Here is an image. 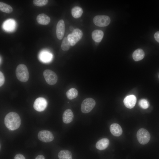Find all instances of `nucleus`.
I'll use <instances>...</instances> for the list:
<instances>
[{
    "label": "nucleus",
    "mask_w": 159,
    "mask_h": 159,
    "mask_svg": "<svg viewBox=\"0 0 159 159\" xmlns=\"http://www.w3.org/2000/svg\"><path fill=\"white\" fill-rule=\"evenodd\" d=\"M52 56L51 53L46 51L41 52L39 55L40 59L44 62H50L52 58Z\"/></svg>",
    "instance_id": "obj_20"
},
{
    "label": "nucleus",
    "mask_w": 159,
    "mask_h": 159,
    "mask_svg": "<svg viewBox=\"0 0 159 159\" xmlns=\"http://www.w3.org/2000/svg\"><path fill=\"white\" fill-rule=\"evenodd\" d=\"M73 118L74 114L71 110L67 109L65 110L62 115V120L64 123H70L73 120Z\"/></svg>",
    "instance_id": "obj_12"
},
{
    "label": "nucleus",
    "mask_w": 159,
    "mask_h": 159,
    "mask_svg": "<svg viewBox=\"0 0 159 159\" xmlns=\"http://www.w3.org/2000/svg\"><path fill=\"white\" fill-rule=\"evenodd\" d=\"M43 74L45 81L49 85H53L57 83L58 77L54 72L50 69H47L44 71Z\"/></svg>",
    "instance_id": "obj_6"
},
{
    "label": "nucleus",
    "mask_w": 159,
    "mask_h": 159,
    "mask_svg": "<svg viewBox=\"0 0 159 159\" xmlns=\"http://www.w3.org/2000/svg\"><path fill=\"white\" fill-rule=\"evenodd\" d=\"M6 127L10 130H16L20 127L21 120L19 115L16 112H11L8 113L4 119Z\"/></svg>",
    "instance_id": "obj_1"
},
{
    "label": "nucleus",
    "mask_w": 159,
    "mask_h": 159,
    "mask_svg": "<svg viewBox=\"0 0 159 159\" xmlns=\"http://www.w3.org/2000/svg\"><path fill=\"white\" fill-rule=\"evenodd\" d=\"M15 23L13 20L9 19L6 21L4 23V28L7 31L12 30L14 28Z\"/></svg>",
    "instance_id": "obj_23"
},
{
    "label": "nucleus",
    "mask_w": 159,
    "mask_h": 159,
    "mask_svg": "<svg viewBox=\"0 0 159 159\" xmlns=\"http://www.w3.org/2000/svg\"><path fill=\"white\" fill-rule=\"evenodd\" d=\"M37 22L41 24L47 25L50 22V18L47 15L43 14H39L37 17Z\"/></svg>",
    "instance_id": "obj_14"
},
{
    "label": "nucleus",
    "mask_w": 159,
    "mask_h": 159,
    "mask_svg": "<svg viewBox=\"0 0 159 159\" xmlns=\"http://www.w3.org/2000/svg\"><path fill=\"white\" fill-rule=\"evenodd\" d=\"M145 54L143 51L141 49H138L135 50L132 54L133 59L136 61L143 59L144 57Z\"/></svg>",
    "instance_id": "obj_17"
},
{
    "label": "nucleus",
    "mask_w": 159,
    "mask_h": 159,
    "mask_svg": "<svg viewBox=\"0 0 159 159\" xmlns=\"http://www.w3.org/2000/svg\"><path fill=\"white\" fill-rule=\"evenodd\" d=\"M111 133L114 136H119L122 132V130L121 126L117 123H113L110 127Z\"/></svg>",
    "instance_id": "obj_13"
},
{
    "label": "nucleus",
    "mask_w": 159,
    "mask_h": 159,
    "mask_svg": "<svg viewBox=\"0 0 159 159\" xmlns=\"http://www.w3.org/2000/svg\"><path fill=\"white\" fill-rule=\"evenodd\" d=\"M0 10L7 13H11L13 10L12 8L10 5L1 1L0 2Z\"/></svg>",
    "instance_id": "obj_22"
},
{
    "label": "nucleus",
    "mask_w": 159,
    "mask_h": 159,
    "mask_svg": "<svg viewBox=\"0 0 159 159\" xmlns=\"http://www.w3.org/2000/svg\"><path fill=\"white\" fill-rule=\"evenodd\" d=\"M136 98L133 95H129L126 96L123 100L124 104L125 106L129 109L133 108L136 102Z\"/></svg>",
    "instance_id": "obj_11"
},
{
    "label": "nucleus",
    "mask_w": 159,
    "mask_h": 159,
    "mask_svg": "<svg viewBox=\"0 0 159 159\" xmlns=\"http://www.w3.org/2000/svg\"><path fill=\"white\" fill-rule=\"evenodd\" d=\"M47 102L46 100L42 97H39L35 100L33 105L34 109L37 111L42 112L46 108Z\"/></svg>",
    "instance_id": "obj_9"
},
{
    "label": "nucleus",
    "mask_w": 159,
    "mask_h": 159,
    "mask_svg": "<svg viewBox=\"0 0 159 159\" xmlns=\"http://www.w3.org/2000/svg\"><path fill=\"white\" fill-rule=\"evenodd\" d=\"M38 137L39 140L45 143L51 142L54 138L52 133L49 131L47 130L40 131L38 133Z\"/></svg>",
    "instance_id": "obj_8"
},
{
    "label": "nucleus",
    "mask_w": 159,
    "mask_h": 159,
    "mask_svg": "<svg viewBox=\"0 0 159 159\" xmlns=\"http://www.w3.org/2000/svg\"><path fill=\"white\" fill-rule=\"evenodd\" d=\"M48 1L47 0H34L33 1V3L35 6H42L46 5Z\"/></svg>",
    "instance_id": "obj_25"
},
{
    "label": "nucleus",
    "mask_w": 159,
    "mask_h": 159,
    "mask_svg": "<svg viewBox=\"0 0 159 159\" xmlns=\"http://www.w3.org/2000/svg\"><path fill=\"white\" fill-rule=\"evenodd\" d=\"M59 159H72V154L69 150H61L58 153Z\"/></svg>",
    "instance_id": "obj_18"
},
{
    "label": "nucleus",
    "mask_w": 159,
    "mask_h": 159,
    "mask_svg": "<svg viewBox=\"0 0 159 159\" xmlns=\"http://www.w3.org/2000/svg\"></svg>",
    "instance_id": "obj_33"
},
{
    "label": "nucleus",
    "mask_w": 159,
    "mask_h": 159,
    "mask_svg": "<svg viewBox=\"0 0 159 159\" xmlns=\"http://www.w3.org/2000/svg\"><path fill=\"white\" fill-rule=\"evenodd\" d=\"M109 144V141L107 138H102L97 142L96 147L99 150H103L108 147Z\"/></svg>",
    "instance_id": "obj_15"
},
{
    "label": "nucleus",
    "mask_w": 159,
    "mask_h": 159,
    "mask_svg": "<svg viewBox=\"0 0 159 159\" xmlns=\"http://www.w3.org/2000/svg\"><path fill=\"white\" fill-rule=\"evenodd\" d=\"M95 44L96 45H97L98 44V42H95Z\"/></svg>",
    "instance_id": "obj_32"
},
{
    "label": "nucleus",
    "mask_w": 159,
    "mask_h": 159,
    "mask_svg": "<svg viewBox=\"0 0 159 159\" xmlns=\"http://www.w3.org/2000/svg\"><path fill=\"white\" fill-rule=\"evenodd\" d=\"M14 159H26L24 156L21 154H18L15 155Z\"/></svg>",
    "instance_id": "obj_28"
},
{
    "label": "nucleus",
    "mask_w": 159,
    "mask_h": 159,
    "mask_svg": "<svg viewBox=\"0 0 159 159\" xmlns=\"http://www.w3.org/2000/svg\"><path fill=\"white\" fill-rule=\"evenodd\" d=\"M35 159H45V158L43 155H39L36 157Z\"/></svg>",
    "instance_id": "obj_30"
},
{
    "label": "nucleus",
    "mask_w": 159,
    "mask_h": 159,
    "mask_svg": "<svg viewBox=\"0 0 159 159\" xmlns=\"http://www.w3.org/2000/svg\"><path fill=\"white\" fill-rule=\"evenodd\" d=\"M65 24L63 19L59 20L58 22L56 29L57 37L59 40L62 39L64 37L65 32Z\"/></svg>",
    "instance_id": "obj_10"
},
{
    "label": "nucleus",
    "mask_w": 159,
    "mask_h": 159,
    "mask_svg": "<svg viewBox=\"0 0 159 159\" xmlns=\"http://www.w3.org/2000/svg\"><path fill=\"white\" fill-rule=\"evenodd\" d=\"M70 45L69 42L67 37H65L62 41L61 46V48L63 50L67 51L69 49Z\"/></svg>",
    "instance_id": "obj_24"
},
{
    "label": "nucleus",
    "mask_w": 159,
    "mask_h": 159,
    "mask_svg": "<svg viewBox=\"0 0 159 159\" xmlns=\"http://www.w3.org/2000/svg\"><path fill=\"white\" fill-rule=\"evenodd\" d=\"M83 33L82 30L79 29H74L72 32L67 37L70 45L71 46L74 45L81 39Z\"/></svg>",
    "instance_id": "obj_3"
},
{
    "label": "nucleus",
    "mask_w": 159,
    "mask_h": 159,
    "mask_svg": "<svg viewBox=\"0 0 159 159\" xmlns=\"http://www.w3.org/2000/svg\"><path fill=\"white\" fill-rule=\"evenodd\" d=\"M5 79L4 75L2 72H0V87L2 86L4 83Z\"/></svg>",
    "instance_id": "obj_27"
},
{
    "label": "nucleus",
    "mask_w": 159,
    "mask_h": 159,
    "mask_svg": "<svg viewBox=\"0 0 159 159\" xmlns=\"http://www.w3.org/2000/svg\"><path fill=\"white\" fill-rule=\"evenodd\" d=\"M69 29L70 30L72 31H73L74 29L73 27L72 26L69 27Z\"/></svg>",
    "instance_id": "obj_31"
},
{
    "label": "nucleus",
    "mask_w": 159,
    "mask_h": 159,
    "mask_svg": "<svg viewBox=\"0 0 159 159\" xmlns=\"http://www.w3.org/2000/svg\"><path fill=\"white\" fill-rule=\"evenodd\" d=\"M93 21L96 26L100 27H104L108 26L110 23V19L106 15H97L93 18Z\"/></svg>",
    "instance_id": "obj_7"
},
{
    "label": "nucleus",
    "mask_w": 159,
    "mask_h": 159,
    "mask_svg": "<svg viewBox=\"0 0 159 159\" xmlns=\"http://www.w3.org/2000/svg\"><path fill=\"white\" fill-rule=\"evenodd\" d=\"M155 40L159 43V31L156 32L154 35Z\"/></svg>",
    "instance_id": "obj_29"
},
{
    "label": "nucleus",
    "mask_w": 159,
    "mask_h": 159,
    "mask_svg": "<svg viewBox=\"0 0 159 159\" xmlns=\"http://www.w3.org/2000/svg\"><path fill=\"white\" fill-rule=\"evenodd\" d=\"M17 78L20 81L25 82L27 81L29 77L28 69L24 64H20L17 67L15 71Z\"/></svg>",
    "instance_id": "obj_2"
},
{
    "label": "nucleus",
    "mask_w": 159,
    "mask_h": 159,
    "mask_svg": "<svg viewBox=\"0 0 159 159\" xmlns=\"http://www.w3.org/2000/svg\"><path fill=\"white\" fill-rule=\"evenodd\" d=\"M72 14L75 18L80 17L83 13L82 9L78 6H75L72 8L71 10Z\"/></svg>",
    "instance_id": "obj_19"
},
{
    "label": "nucleus",
    "mask_w": 159,
    "mask_h": 159,
    "mask_svg": "<svg viewBox=\"0 0 159 159\" xmlns=\"http://www.w3.org/2000/svg\"><path fill=\"white\" fill-rule=\"evenodd\" d=\"M104 36L102 31L100 30H95L92 33V36L93 40L96 42H100L102 40Z\"/></svg>",
    "instance_id": "obj_16"
},
{
    "label": "nucleus",
    "mask_w": 159,
    "mask_h": 159,
    "mask_svg": "<svg viewBox=\"0 0 159 159\" xmlns=\"http://www.w3.org/2000/svg\"><path fill=\"white\" fill-rule=\"evenodd\" d=\"M96 105L95 100L91 98H87L82 102L81 107V111L84 113L90 112Z\"/></svg>",
    "instance_id": "obj_4"
},
{
    "label": "nucleus",
    "mask_w": 159,
    "mask_h": 159,
    "mask_svg": "<svg viewBox=\"0 0 159 159\" xmlns=\"http://www.w3.org/2000/svg\"><path fill=\"white\" fill-rule=\"evenodd\" d=\"M78 95L77 90L74 88H72L69 90L66 93L67 98L69 100H72L76 98Z\"/></svg>",
    "instance_id": "obj_21"
},
{
    "label": "nucleus",
    "mask_w": 159,
    "mask_h": 159,
    "mask_svg": "<svg viewBox=\"0 0 159 159\" xmlns=\"http://www.w3.org/2000/svg\"><path fill=\"white\" fill-rule=\"evenodd\" d=\"M139 105L141 108L144 109L147 108L149 105L148 102L145 99L140 100L139 102Z\"/></svg>",
    "instance_id": "obj_26"
},
{
    "label": "nucleus",
    "mask_w": 159,
    "mask_h": 159,
    "mask_svg": "<svg viewBox=\"0 0 159 159\" xmlns=\"http://www.w3.org/2000/svg\"><path fill=\"white\" fill-rule=\"evenodd\" d=\"M137 139L139 143L142 145L147 143L149 141L150 135L149 132L145 129L141 128L137 133Z\"/></svg>",
    "instance_id": "obj_5"
}]
</instances>
